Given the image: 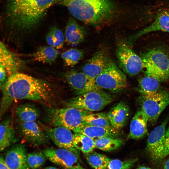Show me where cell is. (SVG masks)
Returning a JSON list of instances; mask_svg holds the SVG:
<instances>
[{
	"mask_svg": "<svg viewBox=\"0 0 169 169\" xmlns=\"http://www.w3.org/2000/svg\"><path fill=\"white\" fill-rule=\"evenodd\" d=\"M0 103V121L13 101L26 99L51 104L54 87L48 81L16 72L10 76L3 87Z\"/></svg>",
	"mask_w": 169,
	"mask_h": 169,
	"instance_id": "1",
	"label": "cell"
},
{
	"mask_svg": "<svg viewBox=\"0 0 169 169\" xmlns=\"http://www.w3.org/2000/svg\"><path fill=\"white\" fill-rule=\"evenodd\" d=\"M56 1L8 0L6 15L9 25L18 31H28L37 25Z\"/></svg>",
	"mask_w": 169,
	"mask_h": 169,
	"instance_id": "2",
	"label": "cell"
},
{
	"mask_svg": "<svg viewBox=\"0 0 169 169\" xmlns=\"http://www.w3.org/2000/svg\"><path fill=\"white\" fill-rule=\"evenodd\" d=\"M59 3L76 18L93 25L108 19L114 10L110 0H59Z\"/></svg>",
	"mask_w": 169,
	"mask_h": 169,
	"instance_id": "3",
	"label": "cell"
},
{
	"mask_svg": "<svg viewBox=\"0 0 169 169\" xmlns=\"http://www.w3.org/2000/svg\"><path fill=\"white\" fill-rule=\"evenodd\" d=\"M91 112L73 107L56 108L48 107L45 110L44 118L46 122L53 127L64 126L72 131L82 125L84 118Z\"/></svg>",
	"mask_w": 169,
	"mask_h": 169,
	"instance_id": "4",
	"label": "cell"
},
{
	"mask_svg": "<svg viewBox=\"0 0 169 169\" xmlns=\"http://www.w3.org/2000/svg\"><path fill=\"white\" fill-rule=\"evenodd\" d=\"M146 75L160 82L169 79V58L162 51L152 49L142 54L141 57Z\"/></svg>",
	"mask_w": 169,
	"mask_h": 169,
	"instance_id": "5",
	"label": "cell"
},
{
	"mask_svg": "<svg viewBox=\"0 0 169 169\" xmlns=\"http://www.w3.org/2000/svg\"><path fill=\"white\" fill-rule=\"evenodd\" d=\"M113 100L111 96L98 89L89 91L70 99L66 102V107H73L90 112L103 109Z\"/></svg>",
	"mask_w": 169,
	"mask_h": 169,
	"instance_id": "6",
	"label": "cell"
},
{
	"mask_svg": "<svg viewBox=\"0 0 169 169\" xmlns=\"http://www.w3.org/2000/svg\"><path fill=\"white\" fill-rule=\"evenodd\" d=\"M95 83L98 88L114 93L119 92L128 86L125 75L110 58L103 70L95 79Z\"/></svg>",
	"mask_w": 169,
	"mask_h": 169,
	"instance_id": "7",
	"label": "cell"
},
{
	"mask_svg": "<svg viewBox=\"0 0 169 169\" xmlns=\"http://www.w3.org/2000/svg\"><path fill=\"white\" fill-rule=\"evenodd\" d=\"M116 54L120 67L128 75H135L143 68L141 57L133 51L127 43L121 42L118 43Z\"/></svg>",
	"mask_w": 169,
	"mask_h": 169,
	"instance_id": "8",
	"label": "cell"
},
{
	"mask_svg": "<svg viewBox=\"0 0 169 169\" xmlns=\"http://www.w3.org/2000/svg\"><path fill=\"white\" fill-rule=\"evenodd\" d=\"M141 110L147 116L149 121L154 122L169 105V94L161 91L141 97Z\"/></svg>",
	"mask_w": 169,
	"mask_h": 169,
	"instance_id": "9",
	"label": "cell"
},
{
	"mask_svg": "<svg viewBox=\"0 0 169 169\" xmlns=\"http://www.w3.org/2000/svg\"><path fill=\"white\" fill-rule=\"evenodd\" d=\"M43 152L49 161L63 169H86L80 164L78 156L70 150L49 148Z\"/></svg>",
	"mask_w": 169,
	"mask_h": 169,
	"instance_id": "10",
	"label": "cell"
},
{
	"mask_svg": "<svg viewBox=\"0 0 169 169\" xmlns=\"http://www.w3.org/2000/svg\"><path fill=\"white\" fill-rule=\"evenodd\" d=\"M49 138L59 148L70 150L79 158V151L74 144V134L71 130L64 126L42 128Z\"/></svg>",
	"mask_w": 169,
	"mask_h": 169,
	"instance_id": "11",
	"label": "cell"
},
{
	"mask_svg": "<svg viewBox=\"0 0 169 169\" xmlns=\"http://www.w3.org/2000/svg\"><path fill=\"white\" fill-rule=\"evenodd\" d=\"M167 120L155 128L148 137L146 150L151 158L159 160L164 157V142Z\"/></svg>",
	"mask_w": 169,
	"mask_h": 169,
	"instance_id": "12",
	"label": "cell"
},
{
	"mask_svg": "<svg viewBox=\"0 0 169 169\" xmlns=\"http://www.w3.org/2000/svg\"><path fill=\"white\" fill-rule=\"evenodd\" d=\"M63 77L77 95L99 89L95 80L83 72L71 70L64 73Z\"/></svg>",
	"mask_w": 169,
	"mask_h": 169,
	"instance_id": "13",
	"label": "cell"
},
{
	"mask_svg": "<svg viewBox=\"0 0 169 169\" xmlns=\"http://www.w3.org/2000/svg\"><path fill=\"white\" fill-rule=\"evenodd\" d=\"M18 121V127L19 133L29 143L37 146L48 142L49 138L42 128L35 121Z\"/></svg>",
	"mask_w": 169,
	"mask_h": 169,
	"instance_id": "14",
	"label": "cell"
},
{
	"mask_svg": "<svg viewBox=\"0 0 169 169\" xmlns=\"http://www.w3.org/2000/svg\"><path fill=\"white\" fill-rule=\"evenodd\" d=\"M27 154L25 146L17 144L7 151L5 161L10 169H30L27 163Z\"/></svg>",
	"mask_w": 169,
	"mask_h": 169,
	"instance_id": "15",
	"label": "cell"
},
{
	"mask_svg": "<svg viewBox=\"0 0 169 169\" xmlns=\"http://www.w3.org/2000/svg\"><path fill=\"white\" fill-rule=\"evenodd\" d=\"M109 58L104 50L97 51L84 65L82 72L95 80L105 68Z\"/></svg>",
	"mask_w": 169,
	"mask_h": 169,
	"instance_id": "16",
	"label": "cell"
},
{
	"mask_svg": "<svg viewBox=\"0 0 169 169\" xmlns=\"http://www.w3.org/2000/svg\"><path fill=\"white\" fill-rule=\"evenodd\" d=\"M157 31L169 32V10L159 13L151 24L130 37L127 42L131 44L141 36Z\"/></svg>",
	"mask_w": 169,
	"mask_h": 169,
	"instance_id": "17",
	"label": "cell"
},
{
	"mask_svg": "<svg viewBox=\"0 0 169 169\" xmlns=\"http://www.w3.org/2000/svg\"><path fill=\"white\" fill-rule=\"evenodd\" d=\"M12 121V115L8 114L0 121V152L19 140Z\"/></svg>",
	"mask_w": 169,
	"mask_h": 169,
	"instance_id": "18",
	"label": "cell"
},
{
	"mask_svg": "<svg viewBox=\"0 0 169 169\" xmlns=\"http://www.w3.org/2000/svg\"><path fill=\"white\" fill-rule=\"evenodd\" d=\"M148 119L140 109L137 111L131 120L128 139L139 140L143 137L147 133Z\"/></svg>",
	"mask_w": 169,
	"mask_h": 169,
	"instance_id": "19",
	"label": "cell"
},
{
	"mask_svg": "<svg viewBox=\"0 0 169 169\" xmlns=\"http://www.w3.org/2000/svg\"><path fill=\"white\" fill-rule=\"evenodd\" d=\"M106 114L112 127L118 130L126 124L130 115L129 108L126 104L120 102Z\"/></svg>",
	"mask_w": 169,
	"mask_h": 169,
	"instance_id": "20",
	"label": "cell"
},
{
	"mask_svg": "<svg viewBox=\"0 0 169 169\" xmlns=\"http://www.w3.org/2000/svg\"><path fill=\"white\" fill-rule=\"evenodd\" d=\"M118 130L113 127L107 128L83 124L72 131L80 133L94 139L102 137L117 138L119 135Z\"/></svg>",
	"mask_w": 169,
	"mask_h": 169,
	"instance_id": "21",
	"label": "cell"
},
{
	"mask_svg": "<svg viewBox=\"0 0 169 169\" xmlns=\"http://www.w3.org/2000/svg\"><path fill=\"white\" fill-rule=\"evenodd\" d=\"M86 35L84 28L72 18L68 21L65 27L64 37L69 45H75L82 42Z\"/></svg>",
	"mask_w": 169,
	"mask_h": 169,
	"instance_id": "22",
	"label": "cell"
},
{
	"mask_svg": "<svg viewBox=\"0 0 169 169\" xmlns=\"http://www.w3.org/2000/svg\"><path fill=\"white\" fill-rule=\"evenodd\" d=\"M0 64L4 67L10 76L17 72L21 65L17 56L9 51L0 41Z\"/></svg>",
	"mask_w": 169,
	"mask_h": 169,
	"instance_id": "23",
	"label": "cell"
},
{
	"mask_svg": "<svg viewBox=\"0 0 169 169\" xmlns=\"http://www.w3.org/2000/svg\"><path fill=\"white\" fill-rule=\"evenodd\" d=\"M14 112L18 120L21 122L35 121L40 115L38 108L34 105L29 103L18 106Z\"/></svg>",
	"mask_w": 169,
	"mask_h": 169,
	"instance_id": "24",
	"label": "cell"
},
{
	"mask_svg": "<svg viewBox=\"0 0 169 169\" xmlns=\"http://www.w3.org/2000/svg\"><path fill=\"white\" fill-rule=\"evenodd\" d=\"M59 54L55 48L50 46H44L39 47L30 56L35 61L51 64L55 61Z\"/></svg>",
	"mask_w": 169,
	"mask_h": 169,
	"instance_id": "25",
	"label": "cell"
},
{
	"mask_svg": "<svg viewBox=\"0 0 169 169\" xmlns=\"http://www.w3.org/2000/svg\"><path fill=\"white\" fill-rule=\"evenodd\" d=\"M160 82L155 78L146 75L141 78L136 89L142 95H149L160 91Z\"/></svg>",
	"mask_w": 169,
	"mask_h": 169,
	"instance_id": "26",
	"label": "cell"
},
{
	"mask_svg": "<svg viewBox=\"0 0 169 169\" xmlns=\"http://www.w3.org/2000/svg\"><path fill=\"white\" fill-rule=\"evenodd\" d=\"M95 148L105 151H110L120 147L124 143L121 139L109 137L94 139Z\"/></svg>",
	"mask_w": 169,
	"mask_h": 169,
	"instance_id": "27",
	"label": "cell"
},
{
	"mask_svg": "<svg viewBox=\"0 0 169 169\" xmlns=\"http://www.w3.org/2000/svg\"><path fill=\"white\" fill-rule=\"evenodd\" d=\"M74 144L76 149L84 154L93 151L95 148L93 139L80 133L74 134Z\"/></svg>",
	"mask_w": 169,
	"mask_h": 169,
	"instance_id": "28",
	"label": "cell"
},
{
	"mask_svg": "<svg viewBox=\"0 0 169 169\" xmlns=\"http://www.w3.org/2000/svg\"><path fill=\"white\" fill-rule=\"evenodd\" d=\"M46 39L49 46L57 49L63 48L65 40L63 32L56 26L52 27L49 29L46 34Z\"/></svg>",
	"mask_w": 169,
	"mask_h": 169,
	"instance_id": "29",
	"label": "cell"
},
{
	"mask_svg": "<svg viewBox=\"0 0 169 169\" xmlns=\"http://www.w3.org/2000/svg\"><path fill=\"white\" fill-rule=\"evenodd\" d=\"M83 124L107 128L113 127L107 114L103 112L96 113L91 112L88 114L84 118Z\"/></svg>",
	"mask_w": 169,
	"mask_h": 169,
	"instance_id": "30",
	"label": "cell"
},
{
	"mask_svg": "<svg viewBox=\"0 0 169 169\" xmlns=\"http://www.w3.org/2000/svg\"><path fill=\"white\" fill-rule=\"evenodd\" d=\"M84 155L88 163L95 169H105L111 159L105 155L93 151Z\"/></svg>",
	"mask_w": 169,
	"mask_h": 169,
	"instance_id": "31",
	"label": "cell"
},
{
	"mask_svg": "<svg viewBox=\"0 0 169 169\" xmlns=\"http://www.w3.org/2000/svg\"><path fill=\"white\" fill-rule=\"evenodd\" d=\"M84 53L82 50L71 48L62 53L61 56L65 65L72 66L77 64L83 58Z\"/></svg>",
	"mask_w": 169,
	"mask_h": 169,
	"instance_id": "32",
	"label": "cell"
},
{
	"mask_svg": "<svg viewBox=\"0 0 169 169\" xmlns=\"http://www.w3.org/2000/svg\"><path fill=\"white\" fill-rule=\"evenodd\" d=\"M47 157L44 152L34 151L28 153L27 161L30 169H38L41 167L45 163Z\"/></svg>",
	"mask_w": 169,
	"mask_h": 169,
	"instance_id": "33",
	"label": "cell"
},
{
	"mask_svg": "<svg viewBox=\"0 0 169 169\" xmlns=\"http://www.w3.org/2000/svg\"><path fill=\"white\" fill-rule=\"evenodd\" d=\"M137 160V158H132L124 161L117 159H111L105 169H130Z\"/></svg>",
	"mask_w": 169,
	"mask_h": 169,
	"instance_id": "34",
	"label": "cell"
},
{
	"mask_svg": "<svg viewBox=\"0 0 169 169\" xmlns=\"http://www.w3.org/2000/svg\"><path fill=\"white\" fill-rule=\"evenodd\" d=\"M164 157L169 155V126L166 131L164 142Z\"/></svg>",
	"mask_w": 169,
	"mask_h": 169,
	"instance_id": "35",
	"label": "cell"
},
{
	"mask_svg": "<svg viewBox=\"0 0 169 169\" xmlns=\"http://www.w3.org/2000/svg\"><path fill=\"white\" fill-rule=\"evenodd\" d=\"M6 69L4 67L0 64V81L3 82L5 81L6 78Z\"/></svg>",
	"mask_w": 169,
	"mask_h": 169,
	"instance_id": "36",
	"label": "cell"
},
{
	"mask_svg": "<svg viewBox=\"0 0 169 169\" xmlns=\"http://www.w3.org/2000/svg\"><path fill=\"white\" fill-rule=\"evenodd\" d=\"M0 169H10L7 165L5 159L0 155Z\"/></svg>",
	"mask_w": 169,
	"mask_h": 169,
	"instance_id": "37",
	"label": "cell"
},
{
	"mask_svg": "<svg viewBox=\"0 0 169 169\" xmlns=\"http://www.w3.org/2000/svg\"><path fill=\"white\" fill-rule=\"evenodd\" d=\"M164 169H169V159L166 160L165 162Z\"/></svg>",
	"mask_w": 169,
	"mask_h": 169,
	"instance_id": "38",
	"label": "cell"
},
{
	"mask_svg": "<svg viewBox=\"0 0 169 169\" xmlns=\"http://www.w3.org/2000/svg\"><path fill=\"white\" fill-rule=\"evenodd\" d=\"M136 169H151V168L145 166H139Z\"/></svg>",
	"mask_w": 169,
	"mask_h": 169,
	"instance_id": "39",
	"label": "cell"
},
{
	"mask_svg": "<svg viewBox=\"0 0 169 169\" xmlns=\"http://www.w3.org/2000/svg\"><path fill=\"white\" fill-rule=\"evenodd\" d=\"M43 169H59L55 167L52 166H49L45 167V168Z\"/></svg>",
	"mask_w": 169,
	"mask_h": 169,
	"instance_id": "40",
	"label": "cell"
},
{
	"mask_svg": "<svg viewBox=\"0 0 169 169\" xmlns=\"http://www.w3.org/2000/svg\"><path fill=\"white\" fill-rule=\"evenodd\" d=\"M1 82L0 81V87H1Z\"/></svg>",
	"mask_w": 169,
	"mask_h": 169,
	"instance_id": "41",
	"label": "cell"
}]
</instances>
